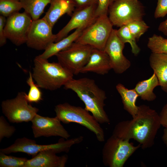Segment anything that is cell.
<instances>
[{"instance_id": "6da1fadb", "label": "cell", "mask_w": 167, "mask_h": 167, "mask_svg": "<svg viewBox=\"0 0 167 167\" xmlns=\"http://www.w3.org/2000/svg\"><path fill=\"white\" fill-rule=\"evenodd\" d=\"M132 118L117 123L112 135L124 139H134L143 149L151 147L161 126L159 114L149 106L143 105L138 106L137 113Z\"/></svg>"}, {"instance_id": "7a4b0ae2", "label": "cell", "mask_w": 167, "mask_h": 167, "mask_svg": "<svg viewBox=\"0 0 167 167\" xmlns=\"http://www.w3.org/2000/svg\"><path fill=\"white\" fill-rule=\"evenodd\" d=\"M74 92L84 103L86 109L90 112L100 124L108 123L110 120L105 109L106 99L105 92L92 79L84 77L68 81L64 86Z\"/></svg>"}, {"instance_id": "3957f363", "label": "cell", "mask_w": 167, "mask_h": 167, "mask_svg": "<svg viewBox=\"0 0 167 167\" xmlns=\"http://www.w3.org/2000/svg\"><path fill=\"white\" fill-rule=\"evenodd\" d=\"M33 62L32 76L40 88L55 90L73 78L74 75L58 62H50L38 55Z\"/></svg>"}, {"instance_id": "277c9868", "label": "cell", "mask_w": 167, "mask_h": 167, "mask_svg": "<svg viewBox=\"0 0 167 167\" xmlns=\"http://www.w3.org/2000/svg\"><path fill=\"white\" fill-rule=\"evenodd\" d=\"M54 111L56 116L64 124H79L92 132L99 142L105 141L104 131L100 124L85 108L65 103L55 106Z\"/></svg>"}, {"instance_id": "5b68a950", "label": "cell", "mask_w": 167, "mask_h": 167, "mask_svg": "<svg viewBox=\"0 0 167 167\" xmlns=\"http://www.w3.org/2000/svg\"><path fill=\"white\" fill-rule=\"evenodd\" d=\"M83 139L84 137L82 136L66 140L62 138L56 143L40 145L37 144L34 140L24 137L17 139L10 146L1 149L0 152L6 154L17 152H23L31 155L32 157L45 151H52L56 153L63 152H67L73 145L80 143Z\"/></svg>"}, {"instance_id": "8992f818", "label": "cell", "mask_w": 167, "mask_h": 167, "mask_svg": "<svg viewBox=\"0 0 167 167\" xmlns=\"http://www.w3.org/2000/svg\"><path fill=\"white\" fill-rule=\"evenodd\" d=\"M129 141L112 135L102 148L104 165L109 167H123L128 158L141 147L139 144L135 146Z\"/></svg>"}, {"instance_id": "52a82bcc", "label": "cell", "mask_w": 167, "mask_h": 167, "mask_svg": "<svg viewBox=\"0 0 167 167\" xmlns=\"http://www.w3.org/2000/svg\"><path fill=\"white\" fill-rule=\"evenodd\" d=\"M108 17L113 26L121 27L142 20L144 8L139 0H115L109 7Z\"/></svg>"}, {"instance_id": "ba28073f", "label": "cell", "mask_w": 167, "mask_h": 167, "mask_svg": "<svg viewBox=\"0 0 167 167\" xmlns=\"http://www.w3.org/2000/svg\"><path fill=\"white\" fill-rule=\"evenodd\" d=\"M113 26L107 15L99 16L83 30L75 42L104 50L113 29Z\"/></svg>"}, {"instance_id": "9c48e42d", "label": "cell", "mask_w": 167, "mask_h": 167, "mask_svg": "<svg viewBox=\"0 0 167 167\" xmlns=\"http://www.w3.org/2000/svg\"><path fill=\"white\" fill-rule=\"evenodd\" d=\"M93 48L74 42L55 56L63 66L73 75H77L88 62Z\"/></svg>"}, {"instance_id": "30bf717a", "label": "cell", "mask_w": 167, "mask_h": 167, "mask_svg": "<svg viewBox=\"0 0 167 167\" xmlns=\"http://www.w3.org/2000/svg\"><path fill=\"white\" fill-rule=\"evenodd\" d=\"M26 94L24 92H19L14 98L2 102V112L10 122L31 121L39 111L38 108L33 107L28 102Z\"/></svg>"}, {"instance_id": "8fae6325", "label": "cell", "mask_w": 167, "mask_h": 167, "mask_svg": "<svg viewBox=\"0 0 167 167\" xmlns=\"http://www.w3.org/2000/svg\"><path fill=\"white\" fill-rule=\"evenodd\" d=\"M32 20L25 11L18 12L7 17L4 28L7 39L17 46L26 43Z\"/></svg>"}, {"instance_id": "7c38bea8", "label": "cell", "mask_w": 167, "mask_h": 167, "mask_svg": "<svg viewBox=\"0 0 167 167\" xmlns=\"http://www.w3.org/2000/svg\"><path fill=\"white\" fill-rule=\"evenodd\" d=\"M52 28L43 18L33 20L26 43L28 47L37 50H45L56 40V35L53 33Z\"/></svg>"}, {"instance_id": "4fadbf2b", "label": "cell", "mask_w": 167, "mask_h": 167, "mask_svg": "<svg viewBox=\"0 0 167 167\" xmlns=\"http://www.w3.org/2000/svg\"><path fill=\"white\" fill-rule=\"evenodd\" d=\"M34 137L41 136H59L68 139L70 135L56 116L54 118L44 117L37 114L31 121Z\"/></svg>"}, {"instance_id": "5bb4252c", "label": "cell", "mask_w": 167, "mask_h": 167, "mask_svg": "<svg viewBox=\"0 0 167 167\" xmlns=\"http://www.w3.org/2000/svg\"><path fill=\"white\" fill-rule=\"evenodd\" d=\"M125 46L117 34V30L113 29L106 42L104 51L108 55L112 68L117 74H122L130 66V61L124 55Z\"/></svg>"}, {"instance_id": "9a60e30c", "label": "cell", "mask_w": 167, "mask_h": 167, "mask_svg": "<svg viewBox=\"0 0 167 167\" xmlns=\"http://www.w3.org/2000/svg\"><path fill=\"white\" fill-rule=\"evenodd\" d=\"M97 6L93 5L81 9H75L69 22L56 34L55 42L67 36L72 30L81 27L86 28L93 23L97 18L95 15Z\"/></svg>"}, {"instance_id": "2e32d148", "label": "cell", "mask_w": 167, "mask_h": 167, "mask_svg": "<svg viewBox=\"0 0 167 167\" xmlns=\"http://www.w3.org/2000/svg\"><path fill=\"white\" fill-rule=\"evenodd\" d=\"M111 69L108 54L104 50L93 48L88 62L82 69L80 73L92 72L104 75Z\"/></svg>"}, {"instance_id": "e0dca14e", "label": "cell", "mask_w": 167, "mask_h": 167, "mask_svg": "<svg viewBox=\"0 0 167 167\" xmlns=\"http://www.w3.org/2000/svg\"><path fill=\"white\" fill-rule=\"evenodd\" d=\"M50 151L41 152L30 159H28L24 167H64L68 159L65 155L61 156Z\"/></svg>"}, {"instance_id": "ac0fdd59", "label": "cell", "mask_w": 167, "mask_h": 167, "mask_svg": "<svg viewBox=\"0 0 167 167\" xmlns=\"http://www.w3.org/2000/svg\"><path fill=\"white\" fill-rule=\"evenodd\" d=\"M50 6L43 17L53 28L62 16L67 14L71 16L76 9L73 0H51Z\"/></svg>"}, {"instance_id": "d6986e66", "label": "cell", "mask_w": 167, "mask_h": 167, "mask_svg": "<svg viewBox=\"0 0 167 167\" xmlns=\"http://www.w3.org/2000/svg\"><path fill=\"white\" fill-rule=\"evenodd\" d=\"M149 62L158 79L159 86L167 93V54L152 53Z\"/></svg>"}, {"instance_id": "ffe728a7", "label": "cell", "mask_w": 167, "mask_h": 167, "mask_svg": "<svg viewBox=\"0 0 167 167\" xmlns=\"http://www.w3.org/2000/svg\"><path fill=\"white\" fill-rule=\"evenodd\" d=\"M85 28H78L72 33L61 40L51 44L41 54L38 56L41 58L48 60L61 51L65 49L75 42Z\"/></svg>"}, {"instance_id": "44dd1931", "label": "cell", "mask_w": 167, "mask_h": 167, "mask_svg": "<svg viewBox=\"0 0 167 167\" xmlns=\"http://www.w3.org/2000/svg\"><path fill=\"white\" fill-rule=\"evenodd\" d=\"M116 89L120 94L125 110L126 111L132 118L137 114L138 106L136 104V100L139 95L135 89H129L121 84L116 86Z\"/></svg>"}, {"instance_id": "7402d4cb", "label": "cell", "mask_w": 167, "mask_h": 167, "mask_svg": "<svg viewBox=\"0 0 167 167\" xmlns=\"http://www.w3.org/2000/svg\"><path fill=\"white\" fill-rule=\"evenodd\" d=\"M158 86L159 81L154 73L149 79L139 81L134 89L141 99L151 101L156 98L153 91L155 88Z\"/></svg>"}, {"instance_id": "603a6c76", "label": "cell", "mask_w": 167, "mask_h": 167, "mask_svg": "<svg viewBox=\"0 0 167 167\" xmlns=\"http://www.w3.org/2000/svg\"><path fill=\"white\" fill-rule=\"evenodd\" d=\"M22 8L34 20L39 19L51 0H20Z\"/></svg>"}, {"instance_id": "cb8c5ba5", "label": "cell", "mask_w": 167, "mask_h": 167, "mask_svg": "<svg viewBox=\"0 0 167 167\" xmlns=\"http://www.w3.org/2000/svg\"><path fill=\"white\" fill-rule=\"evenodd\" d=\"M117 34L120 39L124 43H129L131 48L132 53L135 55H137L140 51V49L136 43V40L131 33L126 25H124L117 30Z\"/></svg>"}, {"instance_id": "d4e9b609", "label": "cell", "mask_w": 167, "mask_h": 167, "mask_svg": "<svg viewBox=\"0 0 167 167\" xmlns=\"http://www.w3.org/2000/svg\"><path fill=\"white\" fill-rule=\"evenodd\" d=\"M26 83L29 87L28 92L26 94V98L28 102L30 104L40 102L42 100V92L40 89V88L35 83L31 71L29 72Z\"/></svg>"}, {"instance_id": "484cf974", "label": "cell", "mask_w": 167, "mask_h": 167, "mask_svg": "<svg viewBox=\"0 0 167 167\" xmlns=\"http://www.w3.org/2000/svg\"><path fill=\"white\" fill-rule=\"evenodd\" d=\"M147 46L152 53L167 54V39L154 34L148 38Z\"/></svg>"}, {"instance_id": "4316f807", "label": "cell", "mask_w": 167, "mask_h": 167, "mask_svg": "<svg viewBox=\"0 0 167 167\" xmlns=\"http://www.w3.org/2000/svg\"><path fill=\"white\" fill-rule=\"evenodd\" d=\"M19 0H0L1 15L8 17L22 8Z\"/></svg>"}, {"instance_id": "83f0119b", "label": "cell", "mask_w": 167, "mask_h": 167, "mask_svg": "<svg viewBox=\"0 0 167 167\" xmlns=\"http://www.w3.org/2000/svg\"><path fill=\"white\" fill-rule=\"evenodd\" d=\"M28 160L26 158L8 156L0 152V167H24Z\"/></svg>"}, {"instance_id": "f1b7e54d", "label": "cell", "mask_w": 167, "mask_h": 167, "mask_svg": "<svg viewBox=\"0 0 167 167\" xmlns=\"http://www.w3.org/2000/svg\"><path fill=\"white\" fill-rule=\"evenodd\" d=\"M126 25L131 34L136 40L139 39L149 28L143 20H135Z\"/></svg>"}, {"instance_id": "f546056e", "label": "cell", "mask_w": 167, "mask_h": 167, "mask_svg": "<svg viewBox=\"0 0 167 167\" xmlns=\"http://www.w3.org/2000/svg\"><path fill=\"white\" fill-rule=\"evenodd\" d=\"M16 129L14 126H11L4 117H0V142L4 137L9 138L15 133Z\"/></svg>"}, {"instance_id": "4dcf8cb0", "label": "cell", "mask_w": 167, "mask_h": 167, "mask_svg": "<svg viewBox=\"0 0 167 167\" xmlns=\"http://www.w3.org/2000/svg\"><path fill=\"white\" fill-rule=\"evenodd\" d=\"M115 0H98L95 12L97 17L101 15H107L109 9Z\"/></svg>"}, {"instance_id": "1f68e13d", "label": "cell", "mask_w": 167, "mask_h": 167, "mask_svg": "<svg viewBox=\"0 0 167 167\" xmlns=\"http://www.w3.org/2000/svg\"><path fill=\"white\" fill-rule=\"evenodd\" d=\"M154 13L155 18L163 17L167 14V0H157Z\"/></svg>"}, {"instance_id": "d6a6232c", "label": "cell", "mask_w": 167, "mask_h": 167, "mask_svg": "<svg viewBox=\"0 0 167 167\" xmlns=\"http://www.w3.org/2000/svg\"><path fill=\"white\" fill-rule=\"evenodd\" d=\"M6 19V17L0 16V46L2 47L5 45L6 42L7 38L5 35L4 28Z\"/></svg>"}, {"instance_id": "836d02e7", "label": "cell", "mask_w": 167, "mask_h": 167, "mask_svg": "<svg viewBox=\"0 0 167 167\" xmlns=\"http://www.w3.org/2000/svg\"><path fill=\"white\" fill-rule=\"evenodd\" d=\"M76 4V9L83 8L91 6L97 5L98 0H73Z\"/></svg>"}, {"instance_id": "e575fe53", "label": "cell", "mask_w": 167, "mask_h": 167, "mask_svg": "<svg viewBox=\"0 0 167 167\" xmlns=\"http://www.w3.org/2000/svg\"><path fill=\"white\" fill-rule=\"evenodd\" d=\"M159 115L161 126L167 127V104L164 106Z\"/></svg>"}, {"instance_id": "d590c367", "label": "cell", "mask_w": 167, "mask_h": 167, "mask_svg": "<svg viewBox=\"0 0 167 167\" xmlns=\"http://www.w3.org/2000/svg\"><path fill=\"white\" fill-rule=\"evenodd\" d=\"M158 29L165 35L167 36V19L160 24Z\"/></svg>"}, {"instance_id": "8d00e7d4", "label": "cell", "mask_w": 167, "mask_h": 167, "mask_svg": "<svg viewBox=\"0 0 167 167\" xmlns=\"http://www.w3.org/2000/svg\"><path fill=\"white\" fill-rule=\"evenodd\" d=\"M162 139L164 143L167 147V127H165L164 130Z\"/></svg>"}, {"instance_id": "74e56055", "label": "cell", "mask_w": 167, "mask_h": 167, "mask_svg": "<svg viewBox=\"0 0 167 167\" xmlns=\"http://www.w3.org/2000/svg\"></svg>"}, {"instance_id": "f35d334b", "label": "cell", "mask_w": 167, "mask_h": 167, "mask_svg": "<svg viewBox=\"0 0 167 167\" xmlns=\"http://www.w3.org/2000/svg\"></svg>"}]
</instances>
